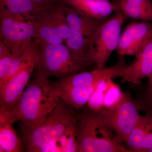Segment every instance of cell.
Instances as JSON below:
<instances>
[{"label":"cell","instance_id":"1","mask_svg":"<svg viewBox=\"0 0 152 152\" xmlns=\"http://www.w3.org/2000/svg\"><path fill=\"white\" fill-rule=\"evenodd\" d=\"M60 100L53 83L47 78L36 76L11 110L24 128L34 129L45 121Z\"/></svg>","mask_w":152,"mask_h":152},{"label":"cell","instance_id":"22","mask_svg":"<svg viewBox=\"0 0 152 152\" xmlns=\"http://www.w3.org/2000/svg\"><path fill=\"white\" fill-rule=\"evenodd\" d=\"M124 94L119 86L113 82L112 79L104 97L102 110L113 108L119 103Z\"/></svg>","mask_w":152,"mask_h":152},{"label":"cell","instance_id":"4","mask_svg":"<svg viewBox=\"0 0 152 152\" xmlns=\"http://www.w3.org/2000/svg\"><path fill=\"white\" fill-rule=\"evenodd\" d=\"M35 42L36 76L62 79L80 72L87 66L76 59L66 44L51 45Z\"/></svg>","mask_w":152,"mask_h":152},{"label":"cell","instance_id":"5","mask_svg":"<svg viewBox=\"0 0 152 152\" xmlns=\"http://www.w3.org/2000/svg\"><path fill=\"white\" fill-rule=\"evenodd\" d=\"M64 8L70 30L65 44L76 59L89 66L86 61L87 52L96 33L105 21L89 16L64 3Z\"/></svg>","mask_w":152,"mask_h":152},{"label":"cell","instance_id":"30","mask_svg":"<svg viewBox=\"0 0 152 152\" xmlns=\"http://www.w3.org/2000/svg\"><path fill=\"white\" fill-rule=\"evenodd\" d=\"M121 0H112L113 4H114L116 6L117 8L118 7V6Z\"/></svg>","mask_w":152,"mask_h":152},{"label":"cell","instance_id":"2","mask_svg":"<svg viewBox=\"0 0 152 152\" xmlns=\"http://www.w3.org/2000/svg\"><path fill=\"white\" fill-rule=\"evenodd\" d=\"M76 134L79 152H132L100 115L91 110L80 116Z\"/></svg>","mask_w":152,"mask_h":152},{"label":"cell","instance_id":"21","mask_svg":"<svg viewBox=\"0 0 152 152\" xmlns=\"http://www.w3.org/2000/svg\"><path fill=\"white\" fill-rule=\"evenodd\" d=\"M112 79H105L98 84L87 104L90 110L99 113L102 110L104 97Z\"/></svg>","mask_w":152,"mask_h":152},{"label":"cell","instance_id":"20","mask_svg":"<svg viewBox=\"0 0 152 152\" xmlns=\"http://www.w3.org/2000/svg\"><path fill=\"white\" fill-rule=\"evenodd\" d=\"M23 147L12 125L0 126V152H23Z\"/></svg>","mask_w":152,"mask_h":152},{"label":"cell","instance_id":"18","mask_svg":"<svg viewBox=\"0 0 152 152\" xmlns=\"http://www.w3.org/2000/svg\"><path fill=\"white\" fill-rule=\"evenodd\" d=\"M118 10L121 11L126 18L152 22L151 0H121L117 7Z\"/></svg>","mask_w":152,"mask_h":152},{"label":"cell","instance_id":"25","mask_svg":"<svg viewBox=\"0 0 152 152\" xmlns=\"http://www.w3.org/2000/svg\"><path fill=\"white\" fill-rule=\"evenodd\" d=\"M16 121V117L13 112L11 110L0 108V126L12 125Z\"/></svg>","mask_w":152,"mask_h":152},{"label":"cell","instance_id":"12","mask_svg":"<svg viewBox=\"0 0 152 152\" xmlns=\"http://www.w3.org/2000/svg\"><path fill=\"white\" fill-rule=\"evenodd\" d=\"M152 38V22H132L122 33L117 52L119 55L124 56H136Z\"/></svg>","mask_w":152,"mask_h":152},{"label":"cell","instance_id":"29","mask_svg":"<svg viewBox=\"0 0 152 152\" xmlns=\"http://www.w3.org/2000/svg\"><path fill=\"white\" fill-rule=\"evenodd\" d=\"M148 93L152 92V73L148 77Z\"/></svg>","mask_w":152,"mask_h":152},{"label":"cell","instance_id":"19","mask_svg":"<svg viewBox=\"0 0 152 152\" xmlns=\"http://www.w3.org/2000/svg\"><path fill=\"white\" fill-rule=\"evenodd\" d=\"M77 126L68 128L58 138L39 152H75L78 151L76 134Z\"/></svg>","mask_w":152,"mask_h":152},{"label":"cell","instance_id":"14","mask_svg":"<svg viewBox=\"0 0 152 152\" xmlns=\"http://www.w3.org/2000/svg\"><path fill=\"white\" fill-rule=\"evenodd\" d=\"M125 142L132 152H150L152 149V114L140 115Z\"/></svg>","mask_w":152,"mask_h":152},{"label":"cell","instance_id":"17","mask_svg":"<svg viewBox=\"0 0 152 152\" xmlns=\"http://www.w3.org/2000/svg\"><path fill=\"white\" fill-rule=\"evenodd\" d=\"M97 86L83 88L79 87L56 88L58 96L73 109H79L88 104L90 97Z\"/></svg>","mask_w":152,"mask_h":152},{"label":"cell","instance_id":"28","mask_svg":"<svg viewBox=\"0 0 152 152\" xmlns=\"http://www.w3.org/2000/svg\"><path fill=\"white\" fill-rule=\"evenodd\" d=\"M145 107L148 110V113L152 115V92H147L146 100L145 102Z\"/></svg>","mask_w":152,"mask_h":152},{"label":"cell","instance_id":"10","mask_svg":"<svg viewBox=\"0 0 152 152\" xmlns=\"http://www.w3.org/2000/svg\"><path fill=\"white\" fill-rule=\"evenodd\" d=\"M34 41L26 51V57L19 72L9 81L0 93V108L11 110L21 96L35 68Z\"/></svg>","mask_w":152,"mask_h":152},{"label":"cell","instance_id":"13","mask_svg":"<svg viewBox=\"0 0 152 152\" xmlns=\"http://www.w3.org/2000/svg\"><path fill=\"white\" fill-rule=\"evenodd\" d=\"M152 73V38L141 51L136 56L135 60L130 65H126L121 72L119 77L123 83L140 85L144 78Z\"/></svg>","mask_w":152,"mask_h":152},{"label":"cell","instance_id":"9","mask_svg":"<svg viewBox=\"0 0 152 152\" xmlns=\"http://www.w3.org/2000/svg\"><path fill=\"white\" fill-rule=\"evenodd\" d=\"M34 21H24L0 12L1 41L12 53L22 55L32 44Z\"/></svg>","mask_w":152,"mask_h":152},{"label":"cell","instance_id":"16","mask_svg":"<svg viewBox=\"0 0 152 152\" xmlns=\"http://www.w3.org/2000/svg\"><path fill=\"white\" fill-rule=\"evenodd\" d=\"M41 9L33 0H0V12L24 21H35Z\"/></svg>","mask_w":152,"mask_h":152},{"label":"cell","instance_id":"23","mask_svg":"<svg viewBox=\"0 0 152 152\" xmlns=\"http://www.w3.org/2000/svg\"><path fill=\"white\" fill-rule=\"evenodd\" d=\"M26 52L22 56L17 57L13 60L4 79L0 83V93L2 91L9 81L20 70L25 60Z\"/></svg>","mask_w":152,"mask_h":152},{"label":"cell","instance_id":"31","mask_svg":"<svg viewBox=\"0 0 152 152\" xmlns=\"http://www.w3.org/2000/svg\"><path fill=\"white\" fill-rule=\"evenodd\" d=\"M150 152H152V149L151 150V151H150Z\"/></svg>","mask_w":152,"mask_h":152},{"label":"cell","instance_id":"3","mask_svg":"<svg viewBox=\"0 0 152 152\" xmlns=\"http://www.w3.org/2000/svg\"><path fill=\"white\" fill-rule=\"evenodd\" d=\"M73 109L60 99L56 107L43 124L34 129L24 128L23 138L27 151L39 152L68 128L77 126L80 116Z\"/></svg>","mask_w":152,"mask_h":152},{"label":"cell","instance_id":"24","mask_svg":"<svg viewBox=\"0 0 152 152\" xmlns=\"http://www.w3.org/2000/svg\"><path fill=\"white\" fill-rule=\"evenodd\" d=\"M22 55L12 53L10 56L0 58V83L4 79L13 60L17 57Z\"/></svg>","mask_w":152,"mask_h":152},{"label":"cell","instance_id":"11","mask_svg":"<svg viewBox=\"0 0 152 152\" xmlns=\"http://www.w3.org/2000/svg\"><path fill=\"white\" fill-rule=\"evenodd\" d=\"M126 66L124 56L119 55L117 63L111 67L96 68L89 72H80L52 83L56 88H88L96 86L102 80L119 77L120 73Z\"/></svg>","mask_w":152,"mask_h":152},{"label":"cell","instance_id":"6","mask_svg":"<svg viewBox=\"0 0 152 152\" xmlns=\"http://www.w3.org/2000/svg\"><path fill=\"white\" fill-rule=\"evenodd\" d=\"M70 33L64 3L61 0L53 7L41 9L36 14L33 39L36 42L63 44L68 39Z\"/></svg>","mask_w":152,"mask_h":152},{"label":"cell","instance_id":"26","mask_svg":"<svg viewBox=\"0 0 152 152\" xmlns=\"http://www.w3.org/2000/svg\"><path fill=\"white\" fill-rule=\"evenodd\" d=\"M41 9L48 8L55 5L60 0H33Z\"/></svg>","mask_w":152,"mask_h":152},{"label":"cell","instance_id":"8","mask_svg":"<svg viewBox=\"0 0 152 152\" xmlns=\"http://www.w3.org/2000/svg\"><path fill=\"white\" fill-rule=\"evenodd\" d=\"M140 105L134 101L130 93L113 108L104 109L98 113L118 136L120 141L126 142L138 122Z\"/></svg>","mask_w":152,"mask_h":152},{"label":"cell","instance_id":"15","mask_svg":"<svg viewBox=\"0 0 152 152\" xmlns=\"http://www.w3.org/2000/svg\"><path fill=\"white\" fill-rule=\"evenodd\" d=\"M83 13L94 18L105 21L112 13L116 11V6L109 0H61Z\"/></svg>","mask_w":152,"mask_h":152},{"label":"cell","instance_id":"7","mask_svg":"<svg viewBox=\"0 0 152 152\" xmlns=\"http://www.w3.org/2000/svg\"><path fill=\"white\" fill-rule=\"evenodd\" d=\"M112 18L104 22L98 30L86 56L89 65L94 64L103 69L113 52L117 49L126 17L120 10Z\"/></svg>","mask_w":152,"mask_h":152},{"label":"cell","instance_id":"27","mask_svg":"<svg viewBox=\"0 0 152 152\" xmlns=\"http://www.w3.org/2000/svg\"><path fill=\"white\" fill-rule=\"evenodd\" d=\"M12 54L10 49L1 41H0V58L10 56Z\"/></svg>","mask_w":152,"mask_h":152}]
</instances>
